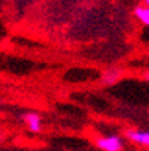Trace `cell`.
<instances>
[{
	"label": "cell",
	"instance_id": "cell-7",
	"mask_svg": "<svg viewBox=\"0 0 149 151\" xmlns=\"http://www.w3.org/2000/svg\"><path fill=\"white\" fill-rule=\"evenodd\" d=\"M145 78H146V79H148V81H149V72H148V73H146V75H145Z\"/></svg>",
	"mask_w": 149,
	"mask_h": 151
},
{
	"label": "cell",
	"instance_id": "cell-3",
	"mask_svg": "<svg viewBox=\"0 0 149 151\" xmlns=\"http://www.w3.org/2000/svg\"><path fill=\"white\" fill-rule=\"evenodd\" d=\"M26 123L29 124V129L31 132H40V129H42V121H40V117L37 115V114H34V112H30V114H27L26 117Z\"/></svg>",
	"mask_w": 149,
	"mask_h": 151
},
{
	"label": "cell",
	"instance_id": "cell-4",
	"mask_svg": "<svg viewBox=\"0 0 149 151\" xmlns=\"http://www.w3.org/2000/svg\"><path fill=\"white\" fill-rule=\"evenodd\" d=\"M119 76H121V72L118 69H109V70H106L103 73V78L101 79H103V82L106 85H113L119 79Z\"/></svg>",
	"mask_w": 149,
	"mask_h": 151
},
{
	"label": "cell",
	"instance_id": "cell-1",
	"mask_svg": "<svg viewBox=\"0 0 149 151\" xmlns=\"http://www.w3.org/2000/svg\"><path fill=\"white\" fill-rule=\"evenodd\" d=\"M97 147L103 151H121L122 150V141L119 136H106V138H98L96 141Z\"/></svg>",
	"mask_w": 149,
	"mask_h": 151
},
{
	"label": "cell",
	"instance_id": "cell-6",
	"mask_svg": "<svg viewBox=\"0 0 149 151\" xmlns=\"http://www.w3.org/2000/svg\"><path fill=\"white\" fill-rule=\"evenodd\" d=\"M143 2H145V5H146V6H149V0H143Z\"/></svg>",
	"mask_w": 149,
	"mask_h": 151
},
{
	"label": "cell",
	"instance_id": "cell-5",
	"mask_svg": "<svg viewBox=\"0 0 149 151\" xmlns=\"http://www.w3.org/2000/svg\"><path fill=\"white\" fill-rule=\"evenodd\" d=\"M134 15L145 26H149V6H137L134 9Z\"/></svg>",
	"mask_w": 149,
	"mask_h": 151
},
{
	"label": "cell",
	"instance_id": "cell-2",
	"mask_svg": "<svg viewBox=\"0 0 149 151\" xmlns=\"http://www.w3.org/2000/svg\"><path fill=\"white\" fill-rule=\"evenodd\" d=\"M127 136L134 144L149 147V132H146V130H128L127 132Z\"/></svg>",
	"mask_w": 149,
	"mask_h": 151
}]
</instances>
